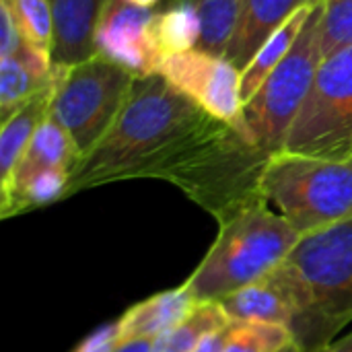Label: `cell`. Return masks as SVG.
Returning a JSON list of instances; mask_svg holds the SVG:
<instances>
[{
  "instance_id": "f1b7e54d",
  "label": "cell",
  "mask_w": 352,
  "mask_h": 352,
  "mask_svg": "<svg viewBox=\"0 0 352 352\" xmlns=\"http://www.w3.org/2000/svg\"><path fill=\"white\" fill-rule=\"evenodd\" d=\"M124 2H130L134 6H142V8H153L155 4H159L161 0H124Z\"/></svg>"
},
{
  "instance_id": "3957f363",
  "label": "cell",
  "mask_w": 352,
  "mask_h": 352,
  "mask_svg": "<svg viewBox=\"0 0 352 352\" xmlns=\"http://www.w3.org/2000/svg\"><path fill=\"white\" fill-rule=\"evenodd\" d=\"M301 235L260 196L219 219V235L184 283L196 303H219L274 272Z\"/></svg>"
},
{
  "instance_id": "f546056e",
  "label": "cell",
  "mask_w": 352,
  "mask_h": 352,
  "mask_svg": "<svg viewBox=\"0 0 352 352\" xmlns=\"http://www.w3.org/2000/svg\"><path fill=\"white\" fill-rule=\"evenodd\" d=\"M280 352H301V351H299V346H297V344L293 342V344H289L287 349H283V351H280Z\"/></svg>"
},
{
  "instance_id": "9c48e42d",
  "label": "cell",
  "mask_w": 352,
  "mask_h": 352,
  "mask_svg": "<svg viewBox=\"0 0 352 352\" xmlns=\"http://www.w3.org/2000/svg\"><path fill=\"white\" fill-rule=\"evenodd\" d=\"M157 10L134 6L124 0H107L95 50L136 76L159 74L163 54L153 39V19Z\"/></svg>"
},
{
  "instance_id": "7a4b0ae2",
  "label": "cell",
  "mask_w": 352,
  "mask_h": 352,
  "mask_svg": "<svg viewBox=\"0 0 352 352\" xmlns=\"http://www.w3.org/2000/svg\"><path fill=\"white\" fill-rule=\"evenodd\" d=\"M293 301L291 334L301 352H314L352 322V219L303 235L274 270Z\"/></svg>"
},
{
  "instance_id": "277c9868",
  "label": "cell",
  "mask_w": 352,
  "mask_h": 352,
  "mask_svg": "<svg viewBox=\"0 0 352 352\" xmlns=\"http://www.w3.org/2000/svg\"><path fill=\"white\" fill-rule=\"evenodd\" d=\"M260 192L301 237L351 221L352 155L274 153L264 165Z\"/></svg>"
},
{
  "instance_id": "ba28073f",
  "label": "cell",
  "mask_w": 352,
  "mask_h": 352,
  "mask_svg": "<svg viewBox=\"0 0 352 352\" xmlns=\"http://www.w3.org/2000/svg\"><path fill=\"white\" fill-rule=\"evenodd\" d=\"M159 74L208 116L248 134L243 122L241 70L225 56L202 50L171 54L163 58Z\"/></svg>"
},
{
  "instance_id": "ac0fdd59",
  "label": "cell",
  "mask_w": 352,
  "mask_h": 352,
  "mask_svg": "<svg viewBox=\"0 0 352 352\" xmlns=\"http://www.w3.org/2000/svg\"><path fill=\"white\" fill-rule=\"evenodd\" d=\"M54 70L50 74L33 68L21 54L10 58H0V116L2 122L8 120L21 105L43 91L52 82Z\"/></svg>"
},
{
  "instance_id": "603a6c76",
  "label": "cell",
  "mask_w": 352,
  "mask_h": 352,
  "mask_svg": "<svg viewBox=\"0 0 352 352\" xmlns=\"http://www.w3.org/2000/svg\"><path fill=\"white\" fill-rule=\"evenodd\" d=\"M322 2V56L326 60L332 54L352 45V0Z\"/></svg>"
},
{
  "instance_id": "6da1fadb",
  "label": "cell",
  "mask_w": 352,
  "mask_h": 352,
  "mask_svg": "<svg viewBox=\"0 0 352 352\" xmlns=\"http://www.w3.org/2000/svg\"><path fill=\"white\" fill-rule=\"evenodd\" d=\"M210 118L161 74L136 76L109 132L72 171L66 198L111 182L146 179Z\"/></svg>"
},
{
  "instance_id": "8fae6325",
  "label": "cell",
  "mask_w": 352,
  "mask_h": 352,
  "mask_svg": "<svg viewBox=\"0 0 352 352\" xmlns=\"http://www.w3.org/2000/svg\"><path fill=\"white\" fill-rule=\"evenodd\" d=\"M318 0H245L237 31L227 47L225 58L243 70L264 41L301 6Z\"/></svg>"
},
{
  "instance_id": "ffe728a7",
  "label": "cell",
  "mask_w": 352,
  "mask_h": 352,
  "mask_svg": "<svg viewBox=\"0 0 352 352\" xmlns=\"http://www.w3.org/2000/svg\"><path fill=\"white\" fill-rule=\"evenodd\" d=\"M229 322L219 303H198L188 318L155 340V352H194L210 332L225 328Z\"/></svg>"
},
{
  "instance_id": "d4e9b609",
  "label": "cell",
  "mask_w": 352,
  "mask_h": 352,
  "mask_svg": "<svg viewBox=\"0 0 352 352\" xmlns=\"http://www.w3.org/2000/svg\"><path fill=\"white\" fill-rule=\"evenodd\" d=\"M120 344V324L109 322L93 330L85 340L76 344L72 352H113Z\"/></svg>"
},
{
  "instance_id": "e0dca14e",
  "label": "cell",
  "mask_w": 352,
  "mask_h": 352,
  "mask_svg": "<svg viewBox=\"0 0 352 352\" xmlns=\"http://www.w3.org/2000/svg\"><path fill=\"white\" fill-rule=\"evenodd\" d=\"M200 33V16L188 0H173L165 10H157L153 19V39L163 58L196 50Z\"/></svg>"
},
{
  "instance_id": "8992f818",
  "label": "cell",
  "mask_w": 352,
  "mask_h": 352,
  "mask_svg": "<svg viewBox=\"0 0 352 352\" xmlns=\"http://www.w3.org/2000/svg\"><path fill=\"white\" fill-rule=\"evenodd\" d=\"M136 74L101 54L74 64H54L50 118L74 140L80 159L109 132L122 111Z\"/></svg>"
},
{
  "instance_id": "83f0119b",
  "label": "cell",
  "mask_w": 352,
  "mask_h": 352,
  "mask_svg": "<svg viewBox=\"0 0 352 352\" xmlns=\"http://www.w3.org/2000/svg\"><path fill=\"white\" fill-rule=\"evenodd\" d=\"M314 352H352V332L342 336V338L332 340L330 344H326V346H322V349Z\"/></svg>"
},
{
  "instance_id": "cb8c5ba5",
  "label": "cell",
  "mask_w": 352,
  "mask_h": 352,
  "mask_svg": "<svg viewBox=\"0 0 352 352\" xmlns=\"http://www.w3.org/2000/svg\"><path fill=\"white\" fill-rule=\"evenodd\" d=\"M25 47L14 14L6 0H0V58H10Z\"/></svg>"
},
{
  "instance_id": "4316f807",
  "label": "cell",
  "mask_w": 352,
  "mask_h": 352,
  "mask_svg": "<svg viewBox=\"0 0 352 352\" xmlns=\"http://www.w3.org/2000/svg\"><path fill=\"white\" fill-rule=\"evenodd\" d=\"M113 352H155V340H148V338L122 340Z\"/></svg>"
},
{
  "instance_id": "7402d4cb",
  "label": "cell",
  "mask_w": 352,
  "mask_h": 352,
  "mask_svg": "<svg viewBox=\"0 0 352 352\" xmlns=\"http://www.w3.org/2000/svg\"><path fill=\"white\" fill-rule=\"evenodd\" d=\"M293 342V334L285 326L231 320L225 352H280Z\"/></svg>"
},
{
  "instance_id": "5b68a950",
  "label": "cell",
  "mask_w": 352,
  "mask_h": 352,
  "mask_svg": "<svg viewBox=\"0 0 352 352\" xmlns=\"http://www.w3.org/2000/svg\"><path fill=\"white\" fill-rule=\"evenodd\" d=\"M322 12L324 2L318 0L289 56L243 105L245 130L252 142L268 157L285 151L291 128L324 62Z\"/></svg>"
},
{
  "instance_id": "d6986e66",
  "label": "cell",
  "mask_w": 352,
  "mask_h": 352,
  "mask_svg": "<svg viewBox=\"0 0 352 352\" xmlns=\"http://www.w3.org/2000/svg\"><path fill=\"white\" fill-rule=\"evenodd\" d=\"M188 2L196 8L202 25V33L196 50L214 56H225L237 31L245 0H188Z\"/></svg>"
},
{
  "instance_id": "9a60e30c",
  "label": "cell",
  "mask_w": 352,
  "mask_h": 352,
  "mask_svg": "<svg viewBox=\"0 0 352 352\" xmlns=\"http://www.w3.org/2000/svg\"><path fill=\"white\" fill-rule=\"evenodd\" d=\"M54 97V76L52 82L21 105L8 120L2 122L0 130V192L8 188L12 173L23 159L33 134L50 116V105Z\"/></svg>"
},
{
  "instance_id": "5bb4252c",
  "label": "cell",
  "mask_w": 352,
  "mask_h": 352,
  "mask_svg": "<svg viewBox=\"0 0 352 352\" xmlns=\"http://www.w3.org/2000/svg\"><path fill=\"white\" fill-rule=\"evenodd\" d=\"M219 305L223 307L229 320L274 324L285 326L289 330L295 316L293 301L274 272H270L258 283H252L231 293L229 297L219 301Z\"/></svg>"
},
{
  "instance_id": "2e32d148",
  "label": "cell",
  "mask_w": 352,
  "mask_h": 352,
  "mask_svg": "<svg viewBox=\"0 0 352 352\" xmlns=\"http://www.w3.org/2000/svg\"><path fill=\"white\" fill-rule=\"evenodd\" d=\"M316 2L301 6L295 10L258 50V54L252 58V62L241 70V99L243 105L256 95V91L264 85V80L272 74V70L289 56L291 47L295 45L299 33L303 31Z\"/></svg>"
},
{
  "instance_id": "7c38bea8",
  "label": "cell",
  "mask_w": 352,
  "mask_h": 352,
  "mask_svg": "<svg viewBox=\"0 0 352 352\" xmlns=\"http://www.w3.org/2000/svg\"><path fill=\"white\" fill-rule=\"evenodd\" d=\"M78 161H80V153L74 140L70 138V134L56 120L47 116L45 122L33 134L23 159L19 161L12 173L8 188L0 192V204L10 198L14 188H19L33 175L47 171V169H66L72 173Z\"/></svg>"
},
{
  "instance_id": "4fadbf2b",
  "label": "cell",
  "mask_w": 352,
  "mask_h": 352,
  "mask_svg": "<svg viewBox=\"0 0 352 352\" xmlns=\"http://www.w3.org/2000/svg\"><path fill=\"white\" fill-rule=\"evenodd\" d=\"M198 303L186 291V287H177L171 291L157 293L144 301L132 305L120 320V342L148 338L157 340L175 328Z\"/></svg>"
},
{
  "instance_id": "484cf974",
  "label": "cell",
  "mask_w": 352,
  "mask_h": 352,
  "mask_svg": "<svg viewBox=\"0 0 352 352\" xmlns=\"http://www.w3.org/2000/svg\"><path fill=\"white\" fill-rule=\"evenodd\" d=\"M227 340H229V324L217 332H210L194 352H225V346H227Z\"/></svg>"
},
{
  "instance_id": "52a82bcc",
  "label": "cell",
  "mask_w": 352,
  "mask_h": 352,
  "mask_svg": "<svg viewBox=\"0 0 352 352\" xmlns=\"http://www.w3.org/2000/svg\"><path fill=\"white\" fill-rule=\"evenodd\" d=\"M285 151L316 157L352 155V45L322 62Z\"/></svg>"
},
{
  "instance_id": "30bf717a",
  "label": "cell",
  "mask_w": 352,
  "mask_h": 352,
  "mask_svg": "<svg viewBox=\"0 0 352 352\" xmlns=\"http://www.w3.org/2000/svg\"><path fill=\"white\" fill-rule=\"evenodd\" d=\"M107 0H50L54 64L74 66L97 54L95 35Z\"/></svg>"
},
{
  "instance_id": "44dd1931",
  "label": "cell",
  "mask_w": 352,
  "mask_h": 352,
  "mask_svg": "<svg viewBox=\"0 0 352 352\" xmlns=\"http://www.w3.org/2000/svg\"><path fill=\"white\" fill-rule=\"evenodd\" d=\"M14 14L25 45L52 56L54 23L50 0H6ZM54 60V58H52Z\"/></svg>"
}]
</instances>
